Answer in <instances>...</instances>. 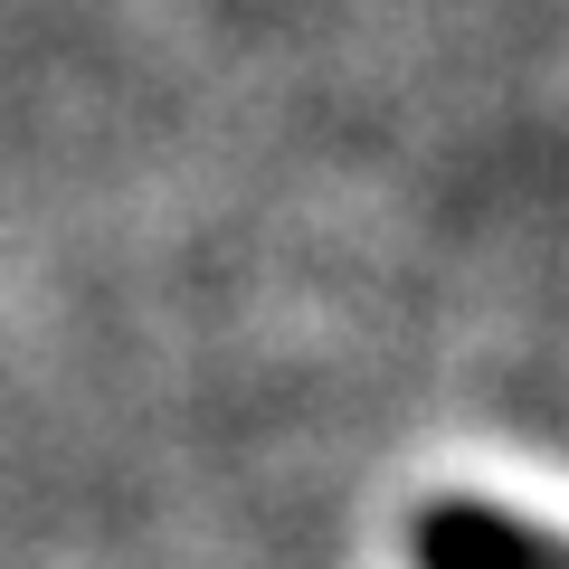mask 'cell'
<instances>
[{"instance_id":"cell-1","label":"cell","mask_w":569,"mask_h":569,"mask_svg":"<svg viewBox=\"0 0 569 569\" xmlns=\"http://www.w3.org/2000/svg\"><path fill=\"white\" fill-rule=\"evenodd\" d=\"M418 569H560V550L512 512L437 503V512H418Z\"/></svg>"}]
</instances>
